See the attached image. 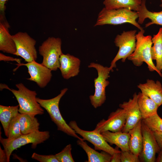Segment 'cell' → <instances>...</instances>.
<instances>
[{"mask_svg": "<svg viewBox=\"0 0 162 162\" xmlns=\"http://www.w3.org/2000/svg\"><path fill=\"white\" fill-rule=\"evenodd\" d=\"M16 86L17 90L11 89L6 84L1 83L0 90L5 88L13 93L19 104V113L34 116L44 113V110L36 100L37 93L35 91L29 90L22 83L16 84Z\"/></svg>", "mask_w": 162, "mask_h": 162, "instance_id": "1", "label": "cell"}, {"mask_svg": "<svg viewBox=\"0 0 162 162\" xmlns=\"http://www.w3.org/2000/svg\"><path fill=\"white\" fill-rule=\"evenodd\" d=\"M144 30H140L136 34V43L135 50L128 58L136 66H141L143 62L148 65L150 71L157 72L160 76H162L161 72L157 68L153 62L151 54V49L152 44V37L150 35L145 36Z\"/></svg>", "mask_w": 162, "mask_h": 162, "instance_id": "2", "label": "cell"}, {"mask_svg": "<svg viewBox=\"0 0 162 162\" xmlns=\"http://www.w3.org/2000/svg\"><path fill=\"white\" fill-rule=\"evenodd\" d=\"M138 15L136 11L125 8L107 9L104 7L99 13L94 26L106 24L114 25L129 23L140 30L143 28L136 21Z\"/></svg>", "mask_w": 162, "mask_h": 162, "instance_id": "3", "label": "cell"}, {"mask_svg": "<svg viewBox=\"0 0 162 162\" xmlns=\"http://www.w3.org/2000/svg\"><path fill=\"white\" fill-rule=\"evenodd\" d=\"M68 90L67 88L62 89L59 94L52 98L43 99L36 98V100L47 112L52 121L57 126L58 130L78 139L81 140L82 138L79 137L75 131L67 123L60 111L59 107L60 101Z\"/></svg>", "mask_w": 162, "mask_h": 162, "instance_id": "4", "label": "cell"}, {"mask_svg": "<svg viewBox=\"0 0 162 162\" xmlns=\"http://www.w3.org/2000/svg\"><path fill=\"white\" fill-rule=\"evenodd\" d=\"M1 133L0 131V141L6 153L8 162L10 161V156L15 150L30 143L32 144V148L35 149L38 145L44 142L50 137L49 131L38 130L8 140L7 138H3L1 136Z\"/></svg>", "mask_w": 162, "mask_h": 162, "instance_id": "5", "label": "cell"}, {"mask_svg": "<svg viewBox=\"0 0 162 162\" xmlns=\"http://www.w3.org/2000/svg\"><path fill=\"white\" fill-rule=\"evenodd\" d=\"M62 40L59 38L49 37L39 46V54L43 57L42 65L56 71L60 67V58L63 54Z\"/></svg>", "mask_w": 162, "mask_h": 162, "instance_id": "6", "label": "cell"}, {"mask_svg": "<svg viewBox=\"0 0 162 162\" xmlns=\"http://www.w3.org/2000/svg\"><path fill=\"white\" fill-rule=\"evenodd\" d=\"M88 67L95 68L98 73V77L94 80V94L89 97L91 104L94 108H97L101 106L106 100V88L110 83L107 79L110 77V71L112 70L110 67H104L94 62L91 63Z\"/></svg>", "mask_w": 162, "mask_h": 162, "instance_id": "7", "label": "cell"}, {"mask_svg": "<svg viewBox=\"0 0 162 162\" xmlns=\"http://www.w3.org/2000/svg\"><path fill=\"white\" fill-rule=\"evenodd\" d=\"M135 30L123 31L120 34L116 35L114 40V43L119 48L118 52L111 62L110 68L112 70L116 67V63L122 59V62L126 60L134 51L136 43V32Z\"/></svg>", "mask_w": 162, "mask_h": 162, "instance_id": "8", "label": "cell"}, {"mask_svg": "<svg viewBox=\"0 0 162 162\" xmlns=\"http://www.w3.org/2000/svg\"><path fill=\"white\" fill-rule=\"evenodd\" d=\"M12 36L16 48L14 55L20 56L27 62L36 61L37 58L36 40L26 32H19Z\"/></svg>", "mask_w": 162, "mask_h": 162, "instance_id": "9", "label": "cell"}, {"mask_svg": "<svg viewBox=\"0 0 162 162\" xmlns=\"http://www.w3.org/2000/svg\"><path fill=\"white\" fill-rule=\"evenodd\" d=\"M68 125L76 134L82 136L84 140L88 141L92 144L95 150L106 152L111 155L116 152H121L110 146L101 134L95 130L91 131L83 130L78 127L76 122L74 120L70 121Z\"/></svg>", "mask_w": 162, "mask_h": 162, "instance_id": "10", "label": "cell"}, {"mask_svg": "<svg viewBox=\"0 0 162 162\" xmlns=\"http://www.w3.org/2000/svg\"><path fill=\"white\" fill-rule=\"evenodd\" d=\"M142 131L143 137V146L139 158L143 162H155L156 154H158L161 150L154 132L142 120Z\"/></svg>", "mask_w": 162, "mask_h": 162, "instance_id": "11", "label": "cell"}, {"mask_svg": "<svg viewBox=\"0 0 162 162\" xmlns=\"http://www.w3.org/2000/svg\"><path fill=\"white\" fill-rule=\"evenodd\" d=\"M16 65L18 66H26L30 76L27 79L35 82L41 88L45 87L51 80L52 76V70L41 64L36 62L35 61L26 64H18Z\"/></svg>", "mask_w": 162, "mask_h": 162, "instance_id": "12", "label": "cell"}, {"mask_svg": "<svg viewBox=\"0 0 162 162\" xmlns=\"http://www.w3.org/2000/svg\"><path fill=\"white\" fill-rule=\"evenodd\" d=\"M126 121L124 110L120 108L111 113L108 118L100 120L97 124L95 130L101 133L110 131L112 132L122 131Z\"/></svg>", "mask_w": 162, "mask_h": 162, "instance_id": "13", "label": "cell"}, {"mask_svg": "<svg viewBox=\"0 0 162 162\" xmlns=\"http://www.w3.org/2000/svg\"><path fill=\"white\" fill-rule=\"evenodd\" d=\"M138 94L135 93L133 94L132 98L119 105L120 108L124 110L126 114V121L122 130L123 132H128L142 119L138 104Z\"/></svg>", "mask_w": 162, "mask_h": 162, "instance_id": "14", "label": "cell"}, {"mask_svg": "<svg viewBox=\"0 0 162 162\" xmlns=\"http://www.w3.org/2000/svg\"><path fill=\"white\" fill-rule=\"evenodd\" d=\"M4 13H1L0 16V50L14 55L16 51V46L12 35L10 34V25Z\"/></svg>", "mask_w": 162, "mask_h": 162, "instance_id": "15", "label": "cell"}, {"mask_svg": "<svg viewBox=\"0 0 162 162\" xmlns=\"http://www.w3.org/2000/svg\"><path fill=\"white\" fill-rule=\"evenodd\" d=\"M59 68L62 77L68 80L77 75L80 72L81 61L78 58L69 54H62L60 59Z\"/></svg>", "mask_w": 162, "mask_h": 162, "instance_id": "16", "label": "cell"}, {"mask_svg": "<svg viewBox=\"0 0 162 162\" xmlns=\"http://www.w3.org/2000/svg\"><path fill=\"white\" fill-rule=\"evenodd\" d=\"M137 87L143 94L152 100L159 106L162 105V86L159 81L155 82L148 79L146 82L140 84Z\"/></svg>", "mask_w": 162, "mask_h": 162, "instance_id": "17", "label": "cell"}, {"mask_svg": "<svg viewBox=\"0 0 162 162\" xmlns=\"http://www.w3.org/2000/svg\"><path fill=\"white\" fill-rule=\"evenodd\" d=\"M101 134L108 143L116 145L121 149L122 151H130L129 141L130 134L128 132L122 131L112 132L107 131Z\"/></svg>", "mask_w": 162, "mask_h": 162, "instance_id": "18", "label": "cell"}, {"mask_svg": "<svg viewBox=\"0 0 162 162\" xmlns=\"http://www.w3.org/2000/svg\"><path fill=\"white\" fill-rule=\"evenodd\" d=\"M142 120L128 132L130 134L129 141L130 151L139 156L142 151L143 137L142 131Z\"/></svg>", "mask_w": 162, "mask_h": 162, "instance_id": "19", "label": "cell"}, {"mask_svg": "<svg viewBox=\"0 0 162 162\" xmlns=\"http://www.w3.org/2000/svg\"><path fill=\"white\" fill-rule=\"evenodd\" d=\"M146 3V0H142L141 4L136 11L138 15V22L142 24L146 19L148 18L151 21L145 25L146 28L154 24L162 26V10L158 12L150 11L147 9Z\"/></svg>", "mask_w": 162, "mask_h": 162, "instance_id": "20", "label": "cell"}, {"mask_svg": "<svg viewBox=\"0 0 162 162\" xmlns=\"http://www.w3.org/2000/svg\"><path fill=\"white\" fill-rule=\"evenodd\" d=\"M137 102L142 119L157 113L159 106L154 101L141 92L138 93Z\"/></svg>", "mask_w": 162, "mask_h": 162, "instance_id": "21", "label": "cell"}, {"mask_svg": "<svg viewBox=\"0 0 162 162\" xmlns=\"http://www.w3.org/2000/svg\"><path fill=\"white\" fill-rule=\"evenodd\" d=\"M77 144L86 152L88 162H110L112 155L108 153L102 151L100 153L96 151L89 146L83 139H78Z\"/></svg>", "mask_w": 162, "mask_h": 162, "instance_id": "22", "label": "cell"}, {"mask_svg": "<svg viewBox=\"0 0 162 162\" xmlns=\"http://www.w3.org/2000/svg\"><path fill=\"white\" fill-rule=\"evenodd\" d=\"M153 44L151 49V56L152 60L156 61V67L159 71H161L162 66V28H160L156 34L152 38Z\"/></svg>", "mask_w": 162, "mask_h": 162, "instance_id": "23", "label": "cell"}, {"mask_svg": "<svg viewBox=\"0 0 162 162\" xmlns=\"http://www.w3.org/2000/svg\"><path fill=\"white\" fill-rule=\"evenodd\" d=\"M19 105L11 106L0 105V121L6 137L9 124L19 113Z\"/></svg>", "mask_w": 162, "mask_h": 162, "instance_id": "24", "label": "cell"}, {"mask_svg": "<svg viewBox=\"0 0 162 162\" xmlns=\"http://www.w3.org/2000/svg\"><path fill=\"white\" fill-rule=\"evenodd\" d=\"M20 113L19 122L22 135H26L39 130L40 123L35 117Z\"/></svg>", "mask_w": 162, "mask_h": 162, "instance_id": "25", "label": "cell"}, {"mask_svg": "<svg viewBox=\"0 0 162 162\" xmlns=\"http://www.w3.org/2000/svg\"><path fill=\"white\" fill-rule=\"evenodd\" d=\"M142 0H104V8L107 9L127 8L137 11L142 3Z\"/></svg>", "mask_w": 162, "mask_h": 162, "instance_id": "26", "label": "cell"}, {"mask_svg": "<svg viewBox=\"0 0 162 162\" xmlns=\"http://www.w3.org/2000/svg\"><path fill=\"white\" fill-rule=\"evenodd\" d=\"M20 113L11 121L8 126L7 138L8 140H12L22 135L19 122Z\"/></svg>", "mask_w": 162, "mask_h": 162, "instance_id": "27", "label": "cell"}, {"mask_svg": "<svg viewBox=\"0 0 162 162\" xmlns=\"http://www.w3.org/2000/svg\"><path fill=\"white\" fill-rule=\"evenodd\" d=\"M142 120L153 132H162V119L157 113Z\"/></svg>", "mask_w": 162, "mask_h": 162, "instance_id": "28", "label": "cell"}, {"mask_svg": "<svg viewBox=\"0 0 162 162\" xmlns=\"http://www.w3.org/2000/svg\"><path fill=\"white\" fill-rule=\"evenodd\" d=\"M72 146L71 144L67 145L62 150L55 154L59 162H74L71 153Z\"/></svg>", "mask_w": 162, "mask_h": 162, "instance_id": "29", "label": "cell"}, {"mask_svg": "<svg viewBox=\"0 0 162 162\" xmlns=\"http://www.w3.org/2000/svg\"><path fill=\"white\" fill-rule=\"evenodd\" d=\"M32 158L40 162H59L55 155H43L34 152Z\"/></svg>", "mask_w": 162, "mask_h": 162, "instance_id": "30", "label": "cell"}, {"mask_svg": "<svg viewBox=\"0 0 162 162\" xmlns=\"http://www.w3.org/2000/svg\"><path fill=\"white\" fill-rule=\"evenodd\" d=\"M139 156L132 153L130 151L121 152V162H139Z\"/></svg>", "mask_w": 162, "mask_h": 162, "instance_id": "31", "label": "cell"}, {"mask_svg": "<svg viewBox=\"0 0 162 162\" xmlns=\"http://www.w3.org/2000/svg\"><path fill=\"white\" fill-rule=\"evenodd\" d=\"M0 61H16L18 64L21 63V59L16 58H14L11 57L7 56L3 54L2 53H0Z\"/></svg>", "mask_w": 162, "mask_h": 162, "instance_id": "32", "label": "cell"}, {"mask_svg": "<svg viewBox=\"0 0 162 162\" xmlns=\"http://www.w3.org/2000/svg\"><path fill=\"white\" fill-rule=\"evenodd\" d=\"M154 134L160 150H162V132H154Z\"/></svg>", "mask_w": 162, "mask_h": 162, "instance_id": "33", "label": "cell"}, {"mask_svg": "<svg viewBox=\"0 0 162 162\" xmlns=\"http://www.w3.org/2000/svg\"><path fill=\"white\" fill-rule=\"evenodd\" d=\"M121 152H117L112 155L111 162H121Z\"/></svg>", "mask_w": 162, "mask_h": 162, "instance_id": "34", "label": "cell"}, {"mask_svg": "<svg viewBox=\"0 0 162 162\" xmlns=\"http://www.w3.org/2000/svg\"><path fill=\"white\" fill-rule=\"evenodd\" d=\"M0 162H8L7 157L5 150L0 146Z\"/></svg>", "mask_w": 162, "mask_h": 162, "instance_id": "35", "label": "cell"}, {"mask_svg": "<svg viewBox=\"0 0 162 162\" xmlns=\"http://www.w3.org/2000/svg\"><path fill=\"white\" fill-rule=\"evenodd\" d=\"M8 0H0V10L1 13H4L5 9V4Z\"/></svg>", "mask_w": 162, "mask_h": 162, "instance_id": "36", "label": "cell"}, {"mask_svg": "<svg viewBox=\"0 0 162 162\" xmlns=\"http://www.w3.org/2000/svg\"><path fill=\"white\" fill-rule=\"evenodd\" d=\"M158 156L156 159V162H162V150L160 151L158 153Z\"/></svg>", "mask_w": 162, "mask_h": 162, "instance_id": "37", "label": "cell"}, {"mask_svg": "<svg viewBox=\"0 0 162 162\" xmlns=\"http://www.w3.org/2000/svg\"><path fill=\"white\" fill-rule=\"evenodd\" d=\"M161 4L160 5V6L162 7V0H161Z\"/></svg>", "mask_w": 162, "mask_h": 162, "instance_id": "38", "label": "cell"}, {"mask_svg": "<svg viewBox=\"0 0 162 162\" xmlns=\"http://www.w3.org/2000/svg\"><path fill=\"white\" fill-rule=\"evenodd\" d=\"M161 71H162V68H161Z\"/></svg>", "mask_w": 162, "mask_h": 162, "instance_id": "39", "label": "cell"}]
</instances>
